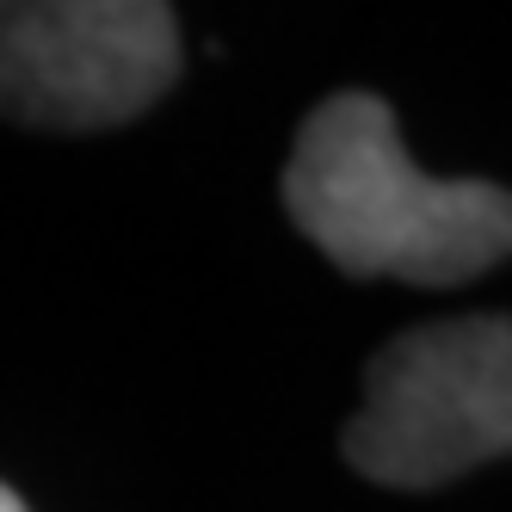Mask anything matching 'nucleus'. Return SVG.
Instances as JSON below:
<instances>
[{"label": "nucleus", "instance_id": "obj_1", "mask_svg": "<svg viewBox=\"0 0 512 512\" xmlns=\"http://www.w3.org/2000/svg\"><path fill=\"white\" fill-rule=\"evenodd\" d=\"M284 210L346 278L438 290L512 260V192L420 173L377 93H334L303 118L284 161Z\"/></svg>", "mask_w": 512, "mask_h": 512}, {"label": "nucleus", "instance_id": "obj_2", "mask_svg": "<svg viewBox=\"0 0 512 512\" xmlns=\"http://www.w3.org/2000/svg\"><path fill=\"white\" fill-rule=\"evenodd\" d=\"M512 457V315L426 321L389 340L346 420V463L377 488H445Z\"/></svg>", "mask_w": 512, "mask_h": 512}, {"label": "nucleus", "instance_id": "obj_3", "mask_svg": "<svg viewBox=\"0 0 512 512\" xmlns=\"http://www.w3.org/2000/svg\"><path fill=\"white\" fill-rule=\"evenodd\" d=\"M179 81V19L155 0H0V118L112 130Z\"/></svg>", "mask_w": 512, "mask_h": 512}, {"label": "nucleus", "instance_id": "obj_4", "mask_svg": "<svg viewBox=\"0 0 512 512\" xmlns=\"http://www.w3.org/2000/svg\"><path fill=\"white\" fill-rule=\"evenodd\" d=\"M0 512H25V500H19V494H13L7 482H0Z\"/></svg>", "mask_w": 512, "mask_h": 512}]
</instances>
